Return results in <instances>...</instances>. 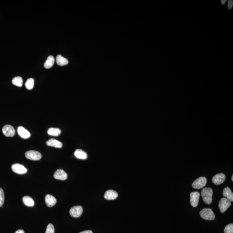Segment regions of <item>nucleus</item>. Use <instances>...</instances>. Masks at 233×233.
I'll return each instance as SVG.
<instances>
[{
  "label": "nucleus",
  "mask_w": 233,
  "mask_h": 233,
  "mask_svg": "<svg viewBox=\"0 0 233 233\" xmlns=\"http://www.w3.org/2000/svg\"><path fill=\"white\" fill-rule=\"evenodd\" d=\"M223 195L224 197L228 199L230 202H233V193L229 187H226L225 188H224L223 192Z\"/></svg>",
  "instance_id": "obj_16"
},
{
  "label": "nucleus",
  "mask_w": 233,
  "mask_h": 233,
  "mask_svg": "<svg viewBox=\"0 0 233 233\" xmlns=\"http://www.w3.org/2000/svg\"><path fill=\"white\" fill-rule=\"evenodd\" d=\"M54 177L56 179L65 181L67 179V174L62 169H58L55 172Z\"/></svg>",
  "instance_id": "obj_11"
},
{
  "label": "nucleus",
  "mask_w": 233,
  "mask_h": 233,
  "mask_svg": "<svg viewBox=\"0 0 233 233\" xmlns=\"http://www.w3.org/2000/svg\"><path fill=\"white\" fill-rule=\"evenodd\" d=\"M190 197L191 206L193 207L197 206L200 199V193L198 192H192L190 194Z\"/></svg>",
  "instance_id": "obj_9"
},
{
  "label": "nucleus",
  "mask_w": 233,
  "mask_h": 233,
  "mask_svg": "<svg viewBox=\"0 0 233 233\" xmlns=\"http://www.w3.org/2000/svg\"><path fill=\"white\" fill-rule=\"evenodd\" d=\"M200 215L203 219L206 220H213L215 218V215L213 211L209 208H205L200 212Z\"/></svg>",
  "instance_id": "obj_2"
},
{
  "label": "nucleus",
  "mask_w": 233,
  "mask_h": 233,
  "mask_svg": "<svg viewBox=\"0 0 233 233\" xmlns=\"http://www.w3.org/2000/svg\"><path fill=\"white\" fill-rule=\"evenodd\" d=\"M17 133L19 136L22 137L23 139H28L30 137V133L27 129L23 127H19L17 128Z\"/></svg>",
  "instance_id": "obj_14"
},
{
  "label": "nucleus",
  "mask_w": 233,
  "mask_h": 233,
  "mask_svg": "<svg viewBox=\"0 0 233 233\" xmlns=\"http://www.w3.org/2000/svg\"><path fill=\"white\" fill-rule=\"evenodd\" d=\"M22 201L26 206L32 207L34 206L35 202L33 199L31 197L25 196L22 198Z\"/></svg>",
  "instance_id": "obj_20"
},
{
  "label": "nucleus",
  "mask_w": 233,
  "mask_h": 233,
  "mask_svg": "<svg viewBox=\"0 0 233 233\" xmlns=\"http://www.w3.org/2000/svg\"><path fill=\"white\" fill-rule=\"evenodd\" d=\"M25 156L28 159L33 161H38L41 159V155L36 151L30 150L26 152Z\"/></svg>",
  "instance_id": "obj_4"
},
{
  "label": "nucleus",
  "mask_w": 233,
  "mask_h": 233,
  "mask_svg": "<svg viewBox=\"0 0 233 233\" xmlns=\"http://www.w3.org/2000/svg\"><path fill=\"white\" fill-rule=\"evenodd\" d=\"M225 233H233V224H230L226 226L224 230Z\"/></svg>",
  "instance_id": "obj_24"
},
{
  "label": "nucleus",
  "mask_w": 233,
  "mask_h": 233,
  "mask_svg": "<svg viewBox=\"0 0 233 233\" xmlns=\"http://www.w3.org/2000/svg\"><path fill=\"white\" fill-rule=\"evenodd\" d=\"M231 180H232V181H233V175L232 176Z\"/></svg>",
  "instance_id": "obj_31"
},
{
  "label": "nucleus",
  "mask_w": 233,
  "mask_h": 233,
  "mask_svg": "<svg viewBox=\"0 0 233 233\" xmlns=\"http://www.w3.org/2000/svg\"><path fill=\"white\" fill-rule=\"evenodd\" d=\"M46 233H55V228L52 224H49L48 225Z\"/></svg>",
  "instance_id": "obj_26"
},
{
  "label": "nucleus",
  "mask_w": 233,
  "mask_h": 233,
  "mask_svg": "<svg viewBox=\"0 0 233 233\" xmlns=\"http://www.w3.org/2000/svg\"><path fill=\"white\" fill-rule=\"evenodd\" d=\"M34 85V80L33 78H29L27 80L25 83V86L28 90H30L33 88Z\"/></svg>",
  "instance_id": "obj_23"
},
{
  "label": "nucleus",
  "mask_w": 233,
  "mask_h": 233,
  "mask_svg": "<svg viewBox=\"0 0 233 233\" xmlns=\"http://www.w3.org/2000/svg\"><path fill=\"white\" fill-rule=\"evenodd\" d=\"M48 146H52L55 148H61L62 147V143L55 139H51L46 142Z\"/></svg>",
  "instance_id": "obj_15"
},
{
  "label": "nucleus",
  "mask_w": 233,
  "mask_h": 233,
  "mask_svg": "<svg viewBox=\"0 0 233 233\" xmlns=\"http://www.w3.org/2000/svg\"><path fill=\"white\" fill-rule=\"evenodd\" d=\"M228 7L229 9H231L233 5V2L232 0H229L228 2Z\"/></svg>",
  "instance_id": "obj_27"
},
{
  "label": "nucleus",
  "mask_w": 233,
  "mask_h": 233,
  "mask_svg": "<svg viewBox=\"0 0 233 233\" xmlns=\"http://www.w3.org/2000/svg\"><path fill=\"white\" fill-rule=\"evenodd\" d=\"M118 193L113 190H109L104 194V199L107 200H114L118 198Z\"/></svg>",
  "instance_id": "obj_13"
},
{
  "label": "nucleus",
  "mask_w": 233,
  "mask_h": 233,
  "mask_svg": "<svg viewBox=\"0 0 233 233\" xmlns=\"http://www.w3.org/2000/svg\"><path fill=\"white\" fill-rule=\"evenodd\" d=\"M227 2L226 0H221V3H222V4H224L226 3V2Z\"/></svg>",
  "instance_id": "obj_30"
},
{
  "label": "nucleus",
  "mask_w": 233,
  "mask_h": 233,
  "mask_svg": "<svg viewBox=\"0 0 233 233\" xmlns=\"http://www.w3.org/2000/svg\"><path fill=\"white\" fill-rule=\"evenodd\" d=\"M12 82L13 85L18 87H21L23 83V80L21 76H17L12 80Z\"/></svg>",
  "instance_id": "obj_22"
},
{
  "label": "nucleus",
  "mask_w": 233,
  "mask_h": 233,
  "mask_svg": "<svg viewBox=\"0 0 233 233\" xmlns=\"http://www.w3.org/2000/svg\"><path fill=\"white\" fill-rule=\"evenodd\" d=\"M206 183V178L205 177H202L195 180L192 183V187L195 189H200L205 186Z\"/></svg>",
  "instance_id": "obj_5"
},
{
  "label": "nucleus",
  "mask_w": 233,
  "mask_h": 233,
  "mask_svg": "<svg viewBox=\"0 0 233 233\" xmlns=\"http://www.w3.org/2000/svg\"><path fill=\"white\" fill-rule=\"evenodd\" d=\"M83 209L81 206H75L71 208L70 210V216L74 218H78L83 213Z\"/></svg>",
  "instance_id": "obj_6"
},
{
  "label": "nucleus",
  "mask_w": 233,
  "mask_h": 233,
  "mask_svg": "<svg viewBox=\"0 0 233 233\" xmlns=\"http://www.w3.org/2000/svg\"><path fill=\"white\" fill-rule=\"evenodd\" d=\"M46 204L49 207L53 206L57 203V200L55 197L50 194H48L45 197Z\"/></svg>",
  "instance_id": "obj_12"
},
{
  "label": "nucleus",
  "mask_w": 233,
  "mask_h": 233,
  "mask_svg": "<svg viewBox=\"0 0 233 233\" xmlns=\"http://www.w3.org/2000/svg\"><path fill=\"white\" fill-rule=\"evenodd\" d=\"M4 201V191L0 188V207L2 206Z\"/></svg>",
  "instance_id": "obj_25"
},
{
  "label": "nucleus",
  "mask_w": 233,
  "mask_h": 233,
  "mask_svg": "<svg viewBox=\"0 0 233 233\" xmlns=\"http://www.w3.org/2000/svg\"><path fill=\"white\" fill-rule=\"evenodd\" d=\"M15 233H25V232L22 230H19L17 231Z\"/></svg>",
  "instance_id": "obj_29"
},
{
  "label": "nucleus",
  "mask_w": 233,
  "mask_h": 233,
  "mask_svg": "<svg viewBox=\"0 0 233 233\" xmlns=\"http://www.w3.org/2000/svg\"><path fill=\"white\" fill-rule=\"evenodd\" d=\"M213 191L211 188H204L201 191V196L205 203L210 204L212 202Z\"/></svg>",
  "instance_id": "obj_1"
},
{
  "label": "nucleus",
  "mask_w": 233,
  "mask_h": 233,
  "mask_svg": "<svg viewBox=\"0 0 233 233\" xmlns=\"http://www.w3.org/2000/svg\"><path fill=\"white\" fill-rule=\"evenodd\" d=\"M231 202L226 198H221L218 204V207L221 212H225L231 206Z\"/></svg>",
  "instance_id": "obj_3"
},
{
  "label": "nucleus",
  "mask_w": 233,
  "mask_h": 233,
  "mask_svg": "<svg viewBox=\"0 0 233 233\" xmlns=\"http://www.w3.org/2000/svg\"><path fill=\"white\" fill-rule=\"evenodd\" d=\"M2 132L7 137H13L15 134V129L10 125L4 126L2 128Z\"/></svg>",
  "instance_id": "obj_8"
},
{
  "label": "nucleus",
  "mask_w": 233,
  "mask_h": 233,
  "mask_svg": "<svg viewBox=\"0 0 233 233\" xmlns=\"http://www.w3.org/2000/svg\"><path fill=\"white\" fill-rule=\"evenodd\" d=\"M55 61V57L53 56H48L44 64L45 68L46 69L51 68L53 66Z\"/></svg>",
  "instance_id": "obj_19"
},
{
  "label": "nucleus",
  "mask_w": 233,
  "mask_h": 233,
  "mask_svg": "<svg viewBox=\"0 0 233 233\" xmlns=\"http://www.w3.org/2000/svg\"><path fill=\"white\" fill-rule=\"evenodd\" d=\"M80 233H93V231H91L90 230L85 231L81 232Z\"/></svg>",
  "instance_id": "obj_28"
},
{
  "label": "nucleus",
  "mask_w": 233,
  "mask_h": 233,
  "mask_svg": "<svg viewBox=\"0 0 233 233\" xmlns=\"http://www.w3.org/2000/svg\"><path fill=\"white\" fill-rule=\"evenodd\" d=\"M226 175L223 173H219L213 177L212 182L216 185H220L223 183L226 180Z\"/></svg>",
  "instance_id": "obj_10"
},
{
  "label": "nucleus",
  "mask_w": 233,
  "mask_h": 233,
  "mask_svg": "<svg viewBox=\"0 0 233 233\" xmlns=\"http://www.w3.org/2000/svg\"><path fill=\"white\" fill-rule=\"evenodd\" d=\"M61 133V130L58 128H51L48 129V135L52 136L57 137Z\"/></svg>",
  "instance_id": "obj_21"
},
{
  "label": "nucleus",
  "mask_w": 233,
  "mask_h": 233,
  "mask_svg": "<svg viewBox=\"0 0 233 233\" xmlns=\"http://www.w3.org/2000/svg\"><path fill=\"white\" fill-rule=\"evenodd\" d=\"M74 155L77 158L80 159H86L88 157L87 153L82 149H76L74 152Z\"/></svg>",
  "instance_id": "obj_17"
},
{
  "label": "nucleus",
  "mask_w": 233,
  "mask_h": 233,
  "mask_svg": "<svg viewBox=\"0 0 233 233\" xmlns=\"http://www.w3.org/2000/svg\"><path fill=\"white\" fill-rule=\"evenodd\" d=\"M56 62L59 66H63L68 64V61L67 58L63 57L61 55H58L56 57Z\"/></svg>",
  "instance_id": "obj_18"
},
{
  "label": "nucleus",
  "mask_w": 233,
  "mask_h": 233,
  "mask_svg": "<svg viewBox=\"0 0 233 233\" xmlns=\"http://www.w3.org/2000/svg\"><path fill=\"white\" fill-rule=\"evenodd\" d=\"M11 168L13 172L20 174H26L27 172V169L25 167L17 163L12 165Z\"/></svg>",
  "instance_id": "obj_7"
}]
</instances>
